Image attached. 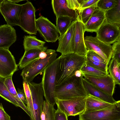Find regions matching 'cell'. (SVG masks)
<instances>
[{
    "instance_id": "cell-26",
    "label": "cell",
    "mask_w": 120,
    "mask_h": 120,
    "mask_svg": "<svg viewBox=\"0 0 120 120\" xmlns=\"http://www.w3.org/2000/svg\"><path fill=\"white\" fill-rule=\"evenodd\" d=\"M45 43L35 36L26 35L24 37L23 45L25 51L43 47Z\"/></svg>"
},
{
    "instance_id": "cell-30",
    "label": "cell",
    "mask_w": 120,
    "mask_h": 120,
    "mask_svg": "<svg viewBox=\"0 0 120 120\" xmlns=\"http://www.w3.org/2000/svg\"><path fill=\"white\" fill-rule=\"evenodd\" d=\"M23 90L24 91L26 98V106L31 114V120H34V111L33 105V100L29 83L23 81Z\"/></svg>"
},
{
    "instance_id": "cell-28",
    "label": "cell",
    "mask_w": 120,
    "mask_h": 120,
    "mask_svg": "<svg viewBox=\"0 0 120 120\" xmlns=\"http://www.w3.org/2000/svg\"><path fill=\"white\" fill-rule=\"evenodd\" d=\"M56 110L54 105L46 100L44 101L41 115V120H54V114Z\"/></svg>"
},
{
    "instance_id": "cell-17",
    "label": "cell",
    "mask_w": 120,
    "mask_h": 120,
    "mask_svg": "<svg viewBox=\"0 0 120 120\" xmlns=\"http://www.w3.org/2000/svg\"><path fill=\"white\" fill-rule=\"evenodd\" d=\"M105 20V12L96 7L90 19L84 25L85 31L96 33Z\"/></svg>"
},
{
    "instance_id": "cell-21",
    "label": "cell",
    "mask_w": 120,
    "mask_h": 120,
    "mask_svg": "<svg viewBox=\"0 0 120 120\" xmlns=\"http://www.w3.org/2000/svg\"><path fill=\"white\" fill-rule=\"evenodd\" d=\"M47 48V47L44 46L25 51L18 66L20 69H23L29 63L38 58L40 53L42 51H46Z\"/></svg>"
},
{
    "instance_id": "cell-6",
    "label": "cell",
    "mask_w": 120,
    "mask_h": 120,
    "mask_svg": "<svg viewBox=\"0 0 120 120\" xmlns=\"http://www.w3.org/2000/svg\"><path fill=\"white\" fill-rule=\"evenodd\" d=\"M35 9L32 3L28 1L22 5L19 20V26L30 34L36 35Z\"/></svg>"
},
{
    "instance_id": "cell-14",
    "label": "cell",
    "mask_w": 120,
    "mask_h": 120,
    "mask_svg": "<svg viewBox=\"0 0 120 120\" xmlns=\"http://www.w3.org/2000/svg\"><path fill=\"white\" fill-rule=\"evenodd\" d=\"M84 25L78 18L75 21V28L72 39L71 49L73 53L86 55L87 50L84 40Z\"/></svg>"
},
{
    "instance_id": "cell-25",
    "label": "cell",
    "mask_w": 120,
    "mask_h": 120,
    "mask_svg": "<svg viewBox=\"0 0 120 120\" xmlns=\"http://www.w3.org/2000/svg\"><path fill=\"white\" fill-rule=\"evenodd\" d=\"M109 75L112 78L116 85L120 84V63L111 59L108 66Z\"/></svg>"
},
{
    "instance_id": "cell-2",
    "label": "cell",
    "mask_w": 120,
    "mask_h": 120,
    "mask_svg": "<svg viewBox=\"0 0 120 120\" xmlns=\"http://www.w3.org/2000/svg\"><path fill=\"white\" fill-rule=\"evenodd\" d=\"M82 75H74L62 84L56 86V98L67 100L86 97L88 94L83 85Z\"/></svg>"
},
{
    "instance_id": "cell-37",
    "label": "cell",
    "mask_w": 120,
    "mask_h": 120,
    "mask_svg": "<svg viewBox=\"0 0 120 120\" xmlns=\"http://www.w3.org/2000/svg\"><path fill=\"white\" fill-rule=\"evenodd\" d=\"M99 0H81L80 6L78 12L85 8L93 7H96V5Z\"/></svg>"
},
{
    "instance_id": "cell-42",
    "label": "cell",
    "mask_w": 120,
    "mask_h": 120,
    "mask_svg": "<svg viewBox=\"0 0 120 120\" xmlns=\"http://www.w3.org/2000/svg\"><path fill=\"white\" fill-rule=\"evenodd\" d=\"M8 1L14 3H18L19 2L22 1V0H7Z\"/></svg>"
},
{
    "instance_id": "cell-4",
    "label": "cell",
    "mask_w": 120,
    "mask_h": 120,
    "mask_svg": "<svg viewBox=\"0 0 120 120\" xmlns=\"http://www.w3.org/2000/svg\"><path fill=\"white\" fill-rule=\"evenodd\" d=\"M57 55L55 50L52 49L46 58L38 57L28 64L23 69L21 74L23 81L28 83L32 82L36 76L42 74L45 68L56 59Z\"/></svg>"
},
{
    "instance_id": "cell-13",
    "label": "cell",
    "mask_w": 120,
    "mask_h": 120,
    "mask_svg": "<svg viewBox=\"0 0 120 120\" xmlns=\"http://www.w3.org/2000/svg\"><path fill=\"white\" fill-rule=\"evenodd\" d=\"M13 56L9 49L0 48V76L4 78L12 76L18 70Z\"/></svg>"
},
{
    "instance_id": "cell-10",
    "label": "cell",
    "mask_w": 120,
    "mask_h": 120,
    "mask_svg": "<svg viewBox=\"0 0 120 120\" xmlns=\"http://www.w3.org/2000/svg\"><path fill=\"white\" fill-rule=\"evenodd\" d=\"M22 5L4 0L0 6V12L7 24L12 26H19V20Z\"/></svg>"
},
{
    "instance_id": "cell-23",
    "label": "cell",
    "mask_w": 120,
    "mask_h": 120,
    "mask_svg": "<svg viewBox=\"0 0 120 120\" xmlns=\"http://www.w3.org/2000/svg\"><path fill=\"white\" fill-rule=\"evenodd\" d=\"M4 83L9 93L19 105V107L23 109L31 119V114L26 106L22 102L18 96L17 91L12 81V76L8 77L5 78Z\"/></svg>"
},
{
    "instance_id": "cell-18",
    "label": "cell",
    "mask_w": 120,
    "mask_h": 120,
    "mask_svg": "<svg viewBox=\"0 0 120 120\" xmlns=\"http://www.w3.org/2000/svg\"><path fill=\"white\" fill-rule=\"evenodd\" d=\"M16 38L15 30L12 26L7 24L0 26V48L9 49Z\"/></svg>"
},
{
    "instance_id": "cell-11",
    "label": "cell",
    "mask_w": 120,
    "mask_h": 120,
    "mask_svg": "<svg viewBox=\"0 0 120 120\" xmlns=\"http://www.w3.org/2000/svg\"><path fill=\"white\" fill-rule=\"evenodd\" d=\"M82 73L83 77L89 82L105 93L112 96L116 84L109 74L106 76H100Z\"/></svg>"
},
{
    "instance_id": "cell-15",
    "label": "cell",
    "mask_w": 120,
    "mask_h": 120,
    "mask_svg": "<svg viewBox=\"0 0 120 120\" xmlns=\"http://www.w3.org/2000/svg\"><path fill=\"white\" fill-rule=\"evenodd\" d=\"M31 93L34 111V120H41L44 102V92L41 82L37 83L31 82L29 83Z\"/></svg>"
},
{
    "instance_id": "cell-35",
    "label": "cell",
    "mask_w": 120,
    "mask_h": 120,
    "mask_svg": "<svg viewBox=\"0 0 120 120\" xmlns=\"http://www.w3.org/2000/svg\"><path fill=\"white\" fill-rule=\"evenodd\" d=\"M85 56L86 58L92 60L107 64L105 60L101 57L92 50H87Z\"/></svg>"
},
{
    "instance_id": "cell-34",
    "label": "cell",
    "mask_w": 120,
    "mask_h": 120,
    "mask_svg": "<svg viewBox=\"0 0 120 120\" xmlns=\"http://www.w3.org/2000/svg\"><path fill=\"white\" fill-rule=\"evenodd\" d=\"M85 63L87 65L93 67L101 71L108 73V66L106 64L96 62L87 58H86Z\"/></svg>"
},
{
    "instance_id": "cell-31",
    "label": "cell",
    "mask_w": 120,
    "mask_h": 120,
    "mask_svg": "<svg viewBox=\"0 0 120 120\" xmlns=\"http://www.w3.org/2000/svg\"><path fill=\"white\" fill-rule=\"evenodd\" d=\"M80 70L82 73L94 75L105 76L109 74V73L101 71L85 63L82 66Z\"/></svg>"
},
{
    "instance_id": "cell-20",
    "label": "cell",
    "mask_w": 120,
    "mask_h": 120,
    "mask_svg": "<svg viewBox=\"0 0 120 120\" xmlns=\"http://www.w3.org/2000/svg\"><path fill=\"white\" fill-rule=\"evenodd\" d=\"M82 82L84 87L88 95L92 96L112 104H115L117 102L112 96L108 94L97 88L83 77Z\"/></svg>"
},
{
    "instance_id": "cell-39",
    "label": "cell",
    "mask_w": 120,
    "mask_h": 120,
    "mask_svg": "<svg viewBox=\"0 0 120 120\" xmlns=\"http://www.w3.org/2000/svg\"><path fill=\"white\" fill-rule=\"evenodd\" d=\"M66 114L58 109L56 110L54 114V120H68Z\"/></svg>"
},
{
    "instance_id": "cell-43",
    "label": "cell",
    "mask_w": 120,
    "mask_h": 120,
    "mask_svg": "<svg viewBox=\"0 0 120 120\" xmlns=\"http://www.w3.org/2000/svg\"><path fill=\"white\" fill-rule=\"evenodd\" d=\"M4 0H0V6L1 5L2 2Z\"/></svg>"
},
{
    "instance_id": "cell-22",
    "label": "cell",
    "mask_w": 120,
    "mask_h": 120,
    "mask_svg": "<svg viewBox=\"0 0 120 120\" xmlns=\"http://www.w3.org/2000/svg\"><path fill=\"white\" fill-rule=\"evenodd\" d=\"M113 104L92 96L88 95L86 98L85 109L83 113L102 109Z\"/></svg>"
},
{
    "instance_id": "cell-16",
    "label": "cell",
    "mask_w": 120,
    "mask_h": 120,
    "mask_svg": "<svg viewBox=\"0 0 120 120\" xmlns=\"http://www.w3.org/2000/svg\"><path fill=\"white\" fill-rule=\"evenodd\" d=\"M75 21H73L66 31L59 37L58 45L56 51L61 55L73 53L71 44L75 28Z\"/></svg>"
},
{
    "instance_id": "cell-19",
    "label": "cell",
    "mask_w": 120,
    "mask_h": 120,
    "mask_svg": "<svg viewBox=\"0 0 120 120\" xmlns=\"http://www.w3.org/2000/svg\"><path fill=\"white\" fill-rule=\"evenodd\" d=\"M51 4L56 17L68 16L75 21L77 19L79 14L78 12L69 9L67 6L66 0H52Z\"/></svg>"
},
{
    "instance_id": "cell-27",
    "label": "cell",
    "mask_w": 120,
    "mask_h": 120,
    "mask_svg": "<svg viewBox=\"0 0 120 120\" xmlns=\"http://www.w3.org/2000/svg\"><path fill=\"white\" fill-rule=\"evenodd\" d=\"M75 21L68 16H59L56 17V28L60 36L64 34L67 30L72 22Z\"/></svg>"
},
{
    "instance_id": "cell-40",
    "label": "cell",
    "mask_w": 120,
    "mask_h": 120,
    "mask_svg": "<svg viewBox=\"0 0 120 120\" xmlns=\"http://www.w3.org/2000/svg\"><path fill=\"white\" fill-rule=\"evenodd\" d=\"M0 120H11L10 116L4 110L1 103L0 104Z\"/></svg>"
},
{
    "instance_id": "cell-36",
    "label": "cell",
    "mask_w": 120,
    "mask_h": 120,
    "mask_svg": "<svg viewBox=\"0 0 120 120\" xmlns=\"http://www.w3.org/2000/svg\"><path fill=\"white\" fill-rule=\"evenodd\" d=\"M112 52L111 59L120 63V41L114 43L112 45Z\"/></svg>"
},
{
    "instance_id": "cell-38",
    "label": "cell",
    "mask_w": 120,
    "mask_h": 120,
    "mask_svg": "<svg viewBox=\"0 0 120 120\" xmlns=\"http://www.w3.org/2000/svg\"><path fill=\"white\" fill-rule=\"evenodd\" d=\"M66 1L67 6L69 9L78 11L80 6L81 0H66Z\"/></svg>"
},
{
    "instance_id": "cell-24",
    "label": "cell",
    "mask_w": 120,
    "mask_h": 120,
    "mask_svg": "<svg viewBox=\"0 0 120 120\" xmlns=\"http://www.w3.org/2000/svg\"><path fill=\"white\" fill-rule=\"evenodd\" d=\"M105 12V22L120 26V0L114 7Z\"/></svg>"
},
{
    "instance_id": "cell-9",
    "label": "cell",
    "mask_w": 120,
    "mask_h": 120,
    "mask_svg": "<svg viewBox=\"0 0 120 120\" xmlns=\"http://www.w3.org/2000/svg\"><path fill=\"white\" fill-rule=\"evenodd\" d=\"M37 30L44 40L54 42L58 40L59 32L56 26L47 18L40 16L36 20Z\"/></svg>"
},
{
    "instance_id": "cell-33",
    "label": "cell",
    "mask_w": 120,
    "mask_h": 120,
    "mask_svg": "<svg viewBox=\"0 0 120 120\" xmlns=\"http://www.w3.org/2000/svg\"><path fill=\"white\" fill-rule=\"evenodd\" d=\"M119 0H99L96 7L104 12L114 7Z\"/></svg>"
},
{
    "instance_id": "cell-32",
    "label": "cell",
    "mask_w": 120,
    "mask_h": 120,
    "mask_svg": "<svg viewBox=\"0 0 120 120\" xmlns=\"http://www.w3.org/2000/svg\"><path fill=\"white\" fill-rule=\"evenodd\" d=\"M96 7L93 6L85 8L80 11L78 18L84 25L88 21Z\"/></svg>"
},
{
    "instance_id": "cell-8",
    "label": "cell",
    "mask_w": 120,
    "mask_h": 120,
    "mask_svg": "<svg viewBox=\"0 0 120 120\" xmlns=\"http://www.w3.org/2000/svg\"><path fill=\"white\" fill-rule=\"evenodd\" d=\"M85 45L87 50H92L101 57L108 66L111 59L112 45L107 44L96 37L86 36L84 37Z\"/></svg>"
},
{
    "instance_id": "cell-3",
    "label": "cell",
    "mask_w": 120,
    "mask_h": 120,
    "mask_svg": "<svg viewBox=\"0 0 120 120\" xmlns=\"http://www.w3.org/2000/svg\"><path fill=\"white\" fill-rule=\"evenodd\" d=\"M59 62L58 57L45 68L41 82L45 100L54 105L56 104V81Z\"/></svg>"
},
{
    "instance_id": "cell-1",
    "label": "cell",
    "mask_w": 120,
    "mask_h": 120,
    "mask_svg": "<svg viewBox=\"0 0 120 120\" xmlns=\"http://www.w3.org/2000/svg\"><path fill=\"white\" fill-rule=\"evenodd\" d=\"M58 58L56 86L62 84L74 75L76 71L80 70L86 61L85 56L74 53L61 55Z\"/></svg>"
},
{
    "instance_id": "cell-5",
    "label": "cell",
    "mask_w": 120,
    "mask_h": 120,
    "mask_svg": "<svg viewBox=\"0 0 120 120\" xmlns=\"http://www.w3.org/2000/svg\"><path fill=\"white\" fill-rule=\"evenodd\" d=\"M79 120H120V101L104 109L82 113Z\"/></svg>"
},
{
    "instance_id": "cell-41",
    "label": "cell",
    "mask_w": 120,
    "mask_h": 120,
    "mask_svg": "<svg viewBox=\"0 0 120 120\" xmlns=\"http://www.w3.org/2000/svg\"><path fill=\"white\" fill-rule=\"evenodd\" d=\"M17 93L18 97L22 102L24 104H27V102L26 95L23 89L21 90L19 88H18Z\"/></svg>"
},
{
    "instance_id": "cell-7",
    "label": "cell",
    "mask_w": 120,
    "mask_h": 120,
    "mask_svg": "<svg viewBox=\"0 0 120 120\" xmlns=\"http://www.w3.org/2000/svg\"><path fill=\"white\" fill-rule=\"evenodd\" d=\"M86 97L67 100H60L56 98V104L57 109L64 113L68 117L75 116L84 111Z\"/></svg>"
},
{
    "instance_id": "cell-12",
    "label": "cell",
    "mask_w": 120,
    "mask_h": 120,
    "mask_svg": "<svg viewBox=\"0 0 120 120\" xmlns=\"http://www.w3.org/2000/svg\"><path fill=\"white\" fill-rule=\"evenodd\" d=\"M120 26L105 22L96 33V37L107 44L111 45L120 41Z\"/></svg>"
},
{
    "instance_id": "cell-29",
    "label": "cell",
    "mask_w": 120,
    "mask_h": 120,
    "mask_svg": "<svg viewBox=\"0 0 120 120\" xmlns=\"http://www.w3.org/2000/svg\"><path fill=\"white\" fill-rule=\"evenodd\" d=\"M5 78L0 76V96L16 107L19 104L9 92L4 83Z\"/></svg>"
}]
</instances>
